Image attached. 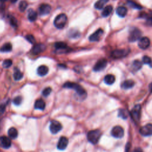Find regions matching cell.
I'll use <instances>...</instances> for the list:
<instances>
[{
  "label": "cell",
  "mask_w": 152,
  "mask_h": 152,
  "mask_svg": "<svg viewBox=\"0 0 152 152\" xmlns=\"http://www.w3.org/2000/svg\"><path fill=\"white\" fill-rule=\"evenodd\" d=\"M134 86V81L132 80H127L122 83L121 87L124 89H128L133 87Z\"/></svg>",
  "instance_id": "cell-20"
},
{
  "label": "cell",
  "mask_w": 152,
  "mask_h": 152,
  "mask_svg": "<svg viewBox=\"0 0 152 152\" xmlns=\"http://www.w3.org/2000/svg\"><path fill=\"white\" fill-rule=\"evenodd\" d=\"M12 50V45L10 43H6L0 48V51L3 52H8Z\"/></svg>",
  "instance_id": "cell-28"
},
{
  "label": "cell",
  "mask_w": 152,
  "mask_h": 152,
  "mask_svg": "<svg viewBox=\"0 0 152 152\" xmlns=\"http://www.w3.org/2000/svg\"><path fill=\"white\" fill-rule=\"evenodd\" d=\"M67 22V17L65 14H61L55 17L54 24L57 29H61L65 27Z\"/></svg>",
  "instance_id": "cell-3"
},
{
  "label": "cell",
  "mask_w": 152,
  "mask_h": 152,
  "mask_svg": "<svg viewBox=\"0 0 152 152\" xmlns=\"http://www.w3.org/2000/svg\"><path fill=\"white\" fill-rule=\"evenodd\" d=\"M10 1H11V2L13 3H15L17 1V0H10Z\"/></svg>",
  "instance_id": "cell-41"
},
{
  "label": "cell",
  "mask_w": 152,
  "mask_h": 152,
  "mask_svg": "<svg viewBox=\"0 0 152 152\" xmlns=\"http://www.w3.org/2000/svg\"><path fill=\"white\" fill-rule=\"evenodd\" d=\"M0 126H1V125H0ZM0 129H1V126H0Z\"/></svg>",
  "instance_id": "cell-44"
},
{
  "label": "cell",
  "mask_w": 152,
  "mask_h": 152,
  "mask_svg": "<svg viewBox=\"0 0 152 152\" xmlns=\"http://www.w3.org/2000/svg\"><path fill=\"white\" fill-rule=\"evenodd\" d=\"M6 108V105L5 104H1L0 105V115H2L4 113Z\"/></svg>",
  "instance_id": "cell-39"
},
{
  "label": "cell",
  "mask_w": 152,
  "mask_h": 152,
  "mask_svg": "<svg viewBox=\"0 0 152 152\" xmlns=\"http://www.w3.org/2000/svg\"><path fill=\"white\" fill-rule=\"evenodd\" d=\"M111 135L116 139H121L124 135V130L122 127L116 126L111 130Z\"/></svg>",
  "instance_id": "cell-5"
},
{
  "label": "cell",
  "mask_w": 152,
  "mask_h": 152,
  "mask_svg": "<svg viewBox=\"0 0 152 152\" xmlns=\"http://www.w3.org/2000/svg\"><path fill=\"white\" fill-rule=\"evenodd\" d=\"M129 50H116L112 52V56L114 58H121L126 57L129 54Z\"/></svg>",
  "instance_id": "cell-9"
},
{
  "label": "cell",
  "mask_w": 152,
  "mask_h": 152,
  "mask_svg": "<svg viewBox=\"0 0 152 152\" xmlns=\"http://www.w3.org/2000/svg\"><path fill=\"white\" fill-rule=\"evenodd\" d=\"M38 17L37 13L33 10V9H30L28 11V15H27V17L30 22H34L36 20Z\"/></svg>",
  "instance_id": "cell-22"
},
{
  "label": "cell",
  "mask_w": 152,
  "mask_h": 152,
  "mask_svg": "<svg viewBox=\"0 0 152 152\" xmlns=\"http://www.w3.org/2000/svg\"><path fill=\"white\" fill-rule=\"evenodd\" d=\"M34 108L39 110H44L46 106L45 102L42 99H39L34 102Z\"/></svg>",
  "instance_id": "cell-17"
},
{
  "label": "cell",
  "mask_w": 152,
  "mask_h": 152,
  "mask_svg": "<svg viewBox=\"0 0 152 152\" xmlns=\"http://www.w3.org/2000/svg\"><path fill=\"white\" fill-rule=\"evenodd\" d=\"M134 152H143V150L141 148L138 147V148H136L135 149Z\"/></svg>",
  "instance_id": "cell-40"
},
{
  "label": "cell",
  "mask_w": 152,
  "mask_h": 152,
  "mask_svg": "<svg viewBox=\"0 0 152 152\" xmlns=\"http://www.w3.org/2000/svg\"><path fill=\"white\" fill-rule=\"evenodd\" d=\"M26 39L32 44H34L36 42L35 39H34V36L32 35V34H27V35L26 36Z\"/></svg>",
  "instance_id": "cell-36"
},
{
  "label": "cell",
  "mask_w": 152,
  "mask_h": 152,
  "mask_svg": "<svg viewBox=\"0 0 152 152\" xmlns=\"http://www.w3.org/2000/svg\"><path fill=\"white\" fill-rule=\"evenodd\" d=\"M51 92H52V89L50 87H48L44 89V91H42V95L44 96H45V97H47V96L50 95Z\"/></svg>",
  "instance_id": "cell-35"
},
{
  "label": "cell",
  "mask_w": 152,
  "mask_h": 152,
  "mask_svg": "<svg viewBox=\"0 0 152 152\" xmlns=\"http://www.w3.org/2000/svg\"><path fill=\"white\" fill-rule=\"evenodd\" d=\"M112 10H113L112 6L108 5L103 10L102 13V16L104 17H106L110 15V13H112Z\"/></svg>",
  "instance_id": "cell-23"
},
{
  "label": "cell",
  "mask_w": 152,
  "mask_h": 152,
  "mask_svg": "<svg viewBox=\"0 0 152 152\" xmlns=\"http://www.w3.org/2000/svg\"><path fill=\"white\" fill-rule=\"evenodd\" d=\"M27 5H28V4H27V3L26 1H22L20 2L19 4L20 11H22V12L24 11L27 7Z\"/></svg>",
  "instance_id": "cell-31"
},
{
  "label": "cell",
  "mask_w": 152,
  "mask_h": 152,
  "mask_svg": "<svg viewBox=\"0 0 152 152\" xmlns=\"http://www.w3.org/2000/svg\"><path fill=\"white\" fill-rule=\"evenodd\" d=\"M116 13L118 16L121 17H124L127 14V9L125 7L120 6L116 9Z\"/></svg>",
  "instance_id": "cell-19"
},
{
  "label": "cell",
  "mask_w": 152,
  "mask_h": 152,
  "mask_svg": "<svg viewBox=\"0 0 152 152\" xmlns=\"http://www.w3.org/2000/svg\"><path fill=\"white\" fill-rule=\"evenodd\" d=\"M46 50V46L44 44H37L32 49V53L34 55H38L43 52Z\"/></svg>",
  "instance_id": "cell-16"
},
{
  "label": "cell",
  "mask_w": 152,
  "mask_h": 152,
  "mask_svg": "<svg viewBox=\"0 0 152 152\" xmlns=\"http://www.w3.org/2000/svg\"><path fill=\"white\" fill-rule=\"evenodd\" d=\"M143 63L145 64H148L150 67H152V59L148 56H144L143 57Z\"/></svg>",
  "instance_id": "cell-32"
},
{
  "label": "cell",
  "mask_w": 152,
  "mask_h": 152,
  "mask_svg": "<svg viewBox=\"0 0 152 152\" xmlns=\"http://www.w3.org/2000/svg\"><path fill=\"white\" fill-rule=\"evenodd\" d=\"M63 87L66 89H74L80 97L83 99L86 98L87 96L86 91H85V89L82 86H81L80 85L72 82H67L63 85Z\"/></svg>",
  "instance_id": "cell-1"
},
{
  "label": "cell",
  "mask_w": 152,
  "mask_h": 152,
  "mask_svg": "<svg viewBox=\"0 0 152 152\" xmlns=\"http://www.w3.org/2000/svg\"><path fill=\"white\" fill-rule=\"evenodd\" d=\"M107 63L108 62L106 59L102 58L99 59L95 65L93 67V70L95 71H100L103 70L106 67Z\"/></svg>",
  "instance_id": "cell-8"
},
{
  "label": "cell",
  "mask_w": 152,
  "mask_h": 152,
  "mask_svg": "<svg viewBox=\"0 0 152 152\" xmlns=\"http://www.w3.org/2000/svg\"><path fill=\"white\" fill-rule=\"evenodd\" d=\"M10 24L13 27H17V21L15 17H11L10 19Z\"/></svg>",
  "instance_id": "cell-38"
},
{
  "label": "cell",
  "mask_w": 152,
  "mask_h": 152,
  "mask_svg": "<svg viewBox=\"0 0 152 152\" xmlns=\"http://www.w3.org/2000/svg\"><path fill=\"white\" fill-rule=\"evenodd\" d=\"M22 101V98L21 96H17V97H16L13 99L14 104L16 105H20L21 104Z\"/></svg>",
  "instance_id": "cell-37"
},
{
  "label": "cell",
  "mask_w": 152,
  "mask_h": 152,
  "mask_svg": "<svg viewBox=\"0 0 152 152\" xmlns=\"http://www.w3.org/2000/svg\"><path fill=\"white\" fill-rule=\"evenodd\" d=\"M49 71V68L46 65H41L38 67L37 70V73L40 76H45L46 75Z\"/></svg>",
  "instance_id": "cell-18"
},
{
  "label": "cell",
  "mask_w": 152,
  "mask_h": 152,
  "mask_svg": "<svg viewBox=\"0 0 152 152\" xmlns=\"http://www.w3.org/2000/svg\"><path fill=\"white\" fill-rule=\"evenodd\" d=\"M150 44V41L147 37H143L140 39L139 42V47L141 50H146Z\"/></svg>",
  "instance_id": "cell-13"
},
{
  "label": "cell",
  "mask_w": 152,
  "mask_h": 152,
  "mask_svg": "<svg viewBox=\"0 0 152 152\" xmlns=\"http://www.w3.org/2000/svg\"><path fill=\"white\" fill-rule=\"evenodd\" d=\"M140 133L143 136L152 135V124H148L142 127L140 130Z\"/></svg>",
  "instance_id": "cell-10"
},
{
  "label": "cell",
  "mask_w": 152,
  "mask_h": 152,
  "mask_svg": "<svg viewBox=\"0 0 152 152\" xmlns=\"http://www.w3.org/2000/svg\"><path fill=\"white\" fill-rule=\"evenodd\" d=\"M150 87V91L152 92V83H151V84L150 85V87Z\"/></svg>",
  "instance_id": "cell-42"
},
{
  "label": "cell",
  "mask_w": 152,
  "mask_h": 152,
  "mask_svg": "<svg viewBox=\"0 0 152 152\" xmlns=\"http://www.w3.org/2000/svg\"><path fill=\"white\" fill-rule=\"evenodd\" d=\"M102 133L99 130H95L90 131L87 133V138L88 141L93 144H96L101 137Z\"/></svg>",
  "instance_id": "cell-2"
},
{
  "label": "cell",
  "mask_w": 152,
  "mask_h": 152,
  "mask_svg": "<svg viewBox=\"0 0 152 152\" xmlns=\"http://www.w3.org/2000/svg\"><path fill=\"white\" fill-rule=\"evenodd\" d=\"M141 36V31L138 29H134L130 32L128 38L130 42H135L140 39Z\"/></svg>",
  "instance_id": "cell-7"
},
{
  "label": "cell",
  "mask_w": 152,
  "mask_h": 152,
  "mask_svg": "<svg viewBox=\"0 0 152 152\" xmlns=\"http://www.w3.org/2000/svg\"><path fill=\"white\" fill-rule=\"evenodd\" d=\"M128 4L131 6V7L133 8V9H138V10H139V9H141L142 7L141 6H140L139 4H136L135 3L132 1H128Z\"/></svg>",
  "instance_id": "cell-33"
},
{
  "label": "cell",
  "mask_w": 152,
  "mask_h": 152,
  "mask_svg": "<svg viewBox=\"0 0 152 152\" xmlns=\"http://www.w3.org/2000/svg\"><path fill=\"white\" fill-rule=\"evenodd\" d=\"M67 45L66 44L59 42H57L55 44V48L57 50H64L65 48H67Z\"/></svg>",
  "instance_id": "cell-30"
},
{
  "label": "cell",
  "mask_w": 152,
  "mask_h": 152,
  "mask_svg": "<svg viewBox=\"0 0 152 152\" xmlns=\"http://www.w3.org/2000/svg\"><path fill=\"white\" fill-rule=\"evenodd\" d=\"M6 1H7V0H0V1H1V2H5Z\"/></svg>",
  "instance_id": "cell-43"
},
{
  "label": "cell",
  "mask_w": 152,
  "mask_h": 152,
  "mask_svg": "<svg viewBox=\"0 0 152 152\" xmlns=\"http://www.w3.org/2000/svg\"><path fill=\"white\" fill-rule=\"evenodd\" d=\"M118 116L122 119H127L128 116V113L126 109H120L118 110Z\"/></svg>",
  "instance_id": "cell-29"
},
{
  "label": "cell",
  "mask_w": 152,
  "mask_h": 152,
  "mask_svg": "<svg viewBox=\"0 0 152 152\" xmlns=\"http://www.w3.org/2000/svg\"><path fill=\"white\" fill-rule=\"evenodd\" d=\"M68 144V140L65 137H61L59 139L58 144H57V148L58 150H63L66 149Z\"/></svg>",
  "instance_id": "cell-14"
},
{
  "label": "cell",
  "mask_w": 152,
  "mask_h": 152,
  "mask_svg": "<svg viewBox=\"0 0 152 152\" xmlns=\"http://www.w3.org/2000/svg\"><path fill=\"white\" fill-rule=\"evenodd\" d=\"M13 62L11 59H5L3 63V66L5 68H8L11 66Z\"/></svg>",
  "instance_id": "cell-34"
},
{
  "label": "cell",
  "mask_w": 152,
  "mask_h": 152,
  "mask_svg": "<svg viewBox=\"0 0 152 152\" xmlns=\"http://www.w3.org/2000/svg\"><path fill=\"white\" fill-rule=\"evenodd\" d=\"M109 0H98L95 4V7L98 10H102Z\"/></svg>",
  "instance_id": "cell-26"
},
{
  "label": "cell",
  "mask_w": 152,
  "mask_h": 152,
  "mask_svg": "<svg viewBox=\"0 0 152 152\" xmlns=\"http://www.w3.org/2000/svg\"><path fill=\"white\" fill-rule=\"evenodd\" d=\"M61 124L57 121H51L50 126V130L52 134H57L62 130Z\"/></svg>",
  "instance_id": "cell-6"
},
{
  "label": "cell",
  "mask_w": 152,
  "mask_h": 152,
  "mask_svg": "<svg viewBox=\"0 0 152 152\" xmlns=\"http://www.w3.org/2000/svg\"><path fill=\"white\" fill-rule=\"evenodd\" d=\"M51 7L49 4H42L39 7V13L40 16L48 15L51 12Z\"/></svg>",
  "instance_id": "cell-12"
},
{
  "label": "cell",
  "mask_w": 152,
  "mask_h": 152,
  "mask_svg": "<svg viewBox=\"0 0 152 152\" xmlns=\"http://www.w3.org/2000/svg\"><path fill=\"white\" fill-rule=\"evenodd\" d=\"M142 67V63L139 60H135L133 61V63L131 65V69L134 71H137L139 70H140V68Z\"/></svg>",
  "instance_id": "cell-24"
},
{
  "label": "cell",
  "mask_w": 152,
  "mask_h": 152,
  "mask_svg": "<svg viewBox=\"0 0 152 152\" xmlns=\"http://www.w3.org/2000/svg\"><path fill=\"white\" fill-rule=\"evenodd\" d=\"M11 146V141L9 137L6 136L0 137V147L7 149Z\"/></svg>",
  "instance_id": "cell-11"
},
{
  "label": "cell",
  "mask_w": 152,
  "mask_h": 152,
  "mask_svg": "<svg viewBox=\"0 0 152 152\" xmlns=\"http://www.w3.org/2000/svg\"><path fill=\"white\" fill-rule=\"evenodd\" d=\"M103 33V30L101 29H99L98 30H96L94 33L92 34V35L90 36L89 37L90 41H91V42H97V41H98L100 39Z\"/></svg>",
  "instance_id": "cell-15"
},
{
  "label": "cell",
  "mask_w": 152,
  "mask_h": 152,
  "mask_svg": "<svg viewBox=\"0 0 152 152\" xmlns=\"http://www.w3.org/2000/svg\"><path fill=\"white\" fill-rule=\"evenodd\" d=\"M141 108L140 105H137L132 109V110H131L130 112L131 118L136 122H139L140 120L141 115Z\"/></svg>",
  "instance_id": "cell-4"
},
{
  "label": "cell",
  "mask_w": 152,
  "mask_h": 152,
  "mask_svg": "<svg viewBox=\"0 0 152 152\" xmlns=\"http://www.w3.org/2000/svg\"><path fill=\"white\" fill-rule=\"evenodd\" d=\"M9 136L12 139H15L18 136V131L14 127H11L8 131Z\"/></svg>",
  "instance_id": "cell-25"
},
{
  "label": "cell",
  "mask_w": 152,
  "mask_h": 152,
  "mask_svg": "<svg viewBox=\"0 0 152 152\" xmlns=\"http://www.w3.org/2000/svg\"><path fill=\"white\" fill-rule=\"evenodd\" d=\"M104 81L106 85H111L114 83L115 81V76L112 74H108L106 75L104 78Z\"/></svg>",
  "instance_id": "cell-21"
},
{
  "label": "cell",
  "mask_w": 152,
  "mask_h": 152,
  "mask_svg": "<svg viewBox=\"0 0 152 152\" xmlns=\"http://www.w3.org/2000/svg\"><path fill=\"white\" fill-rule=\"evenodd\" d=\"M13 77H14V79H15V80L19 81L23 78V74L19 70L18 68H15V72H14V74H13Z\"/></svg>",
  "instance_id": "cell-27"
}]
</instances>
